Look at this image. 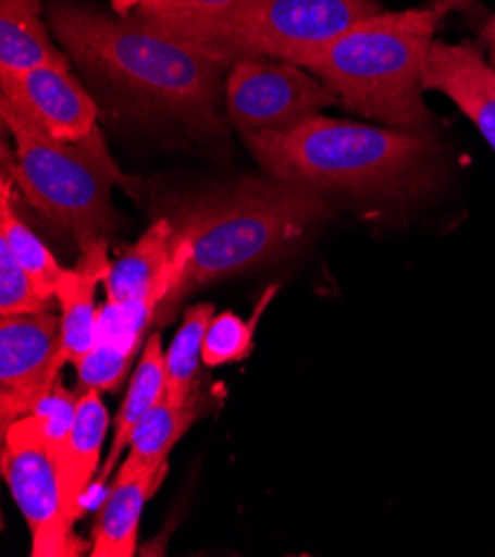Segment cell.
<instances>
[{
  "mask_svg": "<svg viewBox=\"0 0 495 557\" xmlns=\"http://www.w3.org/2000/svg\"><path fill=\"white\" fill-rule=\"evenodd\" d=\"M160 341V333H153V336L147 338L140 351L127 396L114 422L112 447H109V454L102 460V471L98 478L100 484L109 482V475H112L116 465L123 462V451L129 447L132 433L138 426V422L164 398V394H168V373H164V351Z\"/></svg>",
  "mask_w": 495,
  "mask_h": 557,
  "instance_id": "cell-17",
  "label": "cell"
},
{
  "mask_svg": "<svg viewBox=\"0 0 495 557\" xmlns=\"http://www.w3.org/2000/svg\"><path fill=\"white\" fill-rule=\"evenodd\" d=\"M245 143L267 176L405 218L445 183V147L431 127H387L322 114Z\"/></svg>",
  "mask_w": 495,
  "mask_h": 557,
  "instance_id": "cell-1",
  "label": "cell"
},
{
  "mask_svg": "<svg viewBox=\"0 0 495 557\" xmlns=\"http://www.w3.org/2000/svg\"><path fill=\"white\" fill-rule=\"evenodd\" d=\"M174 0H112V10L119 16H132L138 10L147 12H168L172 10Z\"/></svg>",
  "mask_w": 495,
  "mask_h": 557,
  "instance_id": "cell-24",
  "label": "cell"
},
{
  "mask_svg": "<svg viewBox=\"0 0 495 557\" xmlns=\"http://www.w3.org/2000/svg\"><path fill=\"white\" fill-rule=\"evenodd\" d=\"M164 475H168V467L119 471L94 524V557H132L136 553L145 505L160 488Z\"/></svg>",
  "mask_w": 495,
  "mask_h": 557,
  "instance_id": "cell-14",
  "label": "cell"
},
{
  "mask_svg": "<svg viewBox=\"0 0 495 557\" xmlns=\"http://www.w3.org/2000/svg\"><path fill=\"white\" fill-rule=\"evenodd\" d=\"M486 42V47H488V65L495 70V38H488V40H484Z\"/></svg>",
  "mask_w": 495,
  "mask_h": 557,
  "instance_id": "cell-28",
  "label": "cell"
},
{
  "mask_svg": "<svg viewBox=\"0 0 495 557\" xmlns=\"http://www.w3.org/2000/svg\"><path fill=\"white\" fill-rule=\"evenodd\" d=\"M0 109L63 143L85 140L98 129L96 102L67 67L47 65L0 78Z\"/></svg>",
  "mask_w": 495,
  "mask_h": 557,
  "instance_id": "cell-10",
  "label": "cell"
},
{
  "mask_svg": "<svg viewBox=\"0 0 495 557\" xmlns=\"http://www.w3.org/2000/svg\"><path fill=\"white\" fill-rule=\"evenodd\" d=\"M334 215L326 196L281 178H243L187 200L172 218L189 256L162 311L223 277L298 247Z\"/></svg>",
  "mask_w": 495,
  "mask_h": 557,
  "instance_id": "cell-3",
  "label": "cell"
},
{
  "mask_svg": "<svg viewBox=\"0 0 495 557\" xmlns=\"http://www.w3.org/2000/svg\"><path fill=\"white\" fill-rule=\"evenodd\" d=\"M480 38L482 40H488V38H495V14L484 23V27L480 29Z\"/></svg>",
  "mask_w": 495,
  "mask_h": 557,
  "instance_id": "cell-27",
  "label": "cell"
},
{
  "mask_svg": "<svg viewBox=\"0 0 495 557\" xmlns=\"http://www.w3.org/2000/svg\"><path fill=\"white\" fill-rule=\"evenodd\" d=\"M134 358V349L125 347L112 336L98 333L91 351L78 364H74L78 373V388H96L100 394L116 392L123 384Z\"/></svg>",
  "mask_w": 495,
  "mask_h": 557,
  "instance_id": "cell-21",
  "label": "cell"
},
{
  "mask_svg": "<svg viewBox=\"0 0 495 557\" xmlns=\"http://www.w3.org/2000/svg\"><path fill=\"white\" fill-rule=\"evenodd\" d=\"M424 91L445 94L495 151V70L471 42L433 40L422 70Z\"/></svg>",
  "mask_w": 495,
  "mask_h": 557,
  "instance_id": "cell-12",
  "label": "cell"
},
{
  "mask_svg": "<svg viewBox=\"0 0 495 557\" xmlns=\"http://www.w3.org/2000/svg\"><path fill=\"white\" fill-rule=\"evenodd\" d=\"M213 318V305H196L185 311L170 351L164 354V373H168V396L176 407H185L194 396L191 388L202 360L205 331Z\"/></svg>",
  "mask_w": 495,
  "mask_h": 557,
  "instance_id": "cell-20",
  "label": "cell"
},
{
  "mask_svg": "<svg viewBox=\"0 0 495 557\" xmlns=\"http://www.w3.org/2000/svg\"><path fill=\"white\" fill-rule=\"evenodd\" d=\"M0 243L10 247L14 258L34 277L40 294L49 300H57V287L65 269L18 215L14 205V183L5 174L0 181Z\"/></svg>",
  "mask_w": 495,
  "mask_h": 557,
  "instance_id": "cell-19",
  "label": "cell"
},
{
  "mask_svg": "<svg viewBox=\"0 0 495 557\" xmlns=\"http://www.w3.org/2000/svg\"><path fill=\"white\" fill-rule=\"evenodd\" d=\"M230 121L249 134L289 132L322 109L341 104L338 96L309 70L285 63L269 65L245 59L230 67L225 83Z\"/></svg>",
  "mask_w": 495,
  "mask_h": 557,
  "instance_id": "cell-8",
  "label": "cell"
},
{
  "mask_svg": "<svg viewBox=\"0 0 495 557\" xmlns=\"http://www.w3.org/2000/svg\"><path fill=\"white\" fill-rule=\"evenodd\" d=\"M431 8H437L440 12H456V10H467L469 5H473V0H426Z\"/></svg>",
  "mask_w": 495,
  "mask_h": 557,
  "instance_id": "cell-26",
  "label": "cell"
},
{
  "mask_svg": "<svg viewBox=\"0 0 495 557\" xmlns=\"http://www.w3.org/2000/svg\"><path fill=\"white\" fill-rule=\"evenodd\" d=\"M445 12L416 8L382 12L336 38L296 53L292 63L309 70L341 107L387 127H429L422 70Z\"/></svg>",
  "mask_w": 495,
  "mask_h": 557,
  "instance_id": "cell-4",
  "label": "cell"
},
{
  "mask_svg": "<svg viewBox=\"0 0 495 557\" xmlns=\"http://www.w3.org/2000/svg\"><path fill=\"white\" fill-rule=\"evenodd\" d=\"M67 364L61 315L51 311L0 318V418L3 429L34 413Z\"/></svg>",
  "mask_w": 495,
  "mask_h": 557,
  "instance_id": "cell-9",
  "label": "cell"
},
{
  "mask_svg": "<svg viewBox=\"0 0 495 557\" xmlns=\"http://www.w3.org/2000/svg\"><path fill=\"white\" fill-rule=\"evenodd\" d=\"M189 247L178 238L172 218H160L109 264L104 277L107 302L114 307L143 305L158 313L187 262Z\"/></svg>",
  "mask_w": 495,
  "mask_h": 557,
  "instance_id": "cell-11",
  "label": "cell"
},
{
  "mask_svg": "<svg viewBox=\"0 0 495 557\" xmlns=\"http://www.w3.org/2000/svg\"><path fill=\"white\" fill-rule=\"evenodd\" d=\"M238 0H174L168 12H189V14H211L225 8H232Z\"/></svg>",
  "mask_w": 495,
  "mask_h": 557,
  "instance_id": "cell-25",
  "label": "cell"
},
{
  "mask_svg": "<svg viewBox=\"0 0 495 557\" xmlns=\"http://www.w3.org/2000/svg\"><path fill=\"white\" fill-rule=\"evenodd\" d=\"M47 65L72 70V59L53 45L42 0H0V78Z\"/></svg>",
  "mask_w": 495,
  "mask_h": 557,
  "instance_id": "cell-16",
  "label": "cell"
},
{
  "mask_svg": "<svg viewBox=\"0 0 495 557\" xmlns=\"http://www.w3.org/2000/svg\"><path fill=\"white\" fill-rule=\"evenodd\" d=\"M3 478L32 533V555H74L63 518L57 456L36 411L3 429Z\"/></svg>",
  "mask_w": 495,
  "mask_h": 557,
  "instance_id": "cell-7",
  "label": "cell"
},
{
  "mask_svg": "<svg viewBox=\"0 0 495 557\" xmlns=\"http://www.w3.org/2000/svg\"><path fill=\"white\" fill-rule=\"evenodd\" d=\"M253 341V320H243L240 315L225 311L211 318L205 341H202V362L207 367H223L240 362L249 356Z\"/></svg>",
  "mask_w": 495,
  "mask_h": 557,
  "instance_id": "cell-22",
  "label": "cell"
},
{
  "mask_svg": "<svg viewBox=\"0 0 495 557\" xmlns=\"http://www.w3.org/2000/svg\"><path fill=\"white\" fill-rule=\"evenodd\" d=\"M5 129L14 138V156L3 147V174L23 198L53 227L67 232L81 251L109 245L119 227L112 189L129 191V178L107 149L100 127L85 140L63 143L0 109Z\"/></svg>",
  "mask_w": 495,
  "mask_h": 557,
  "instance_id": "cell-5",
  "label": "cell"
},
{
  "mask_svg": "<svg viewBox=\"0 0 495 557\" xmlns=\"http://www.w3.org/2000/svg\"><path fill=\"white\" fill-rule=\"evenodd\" d=\"M51 36L87 74L202 134L220 132L225 65L134 16L107 14L76 0H51Z\"/></svg>",
  "mask_w": 495,
  "mask_h": 557,
  "instance_id": "cell-2",
  "label": "cell"
},
{
  "mask_svg": "<svg viewBox=\"0 0 495 557\" xmlns=\"http://www.w3.org/2000/svg\"><path fill=\"white\" fill-rule=\"evenodd\" d=\"M382 12L380 0H238L211 14L138 10L132 16L232 67L245 59L292 63L302 49Z\"/></svg>",
  "mask_w": 495,
  "mask_h": 557,
  "instance_id": "cell-6",
  "label": "cell"
},
{
  "mask_svg": "<svg viewBox=\"0 0 495 557\" xmlns=\"http://www.w3.org/2000/svg\"><path fill=\"white\" fill-rule=\"evenodd\" d=\"M109 431V411L96 388H81L74 424L57 451L61 507L70 527L83 516V499L91 488L94 475L100 467L102 442Z\"/></svg>",
  "mask_w": 495,
  "mask_h": 557,
  "instance_id": "cell-13",
  "label": "cell"
},
{
  "mask_svg": "<svg viewBox=\"0 0 495 557\" xmlns=\"http://www.w3.org/2000/svg\"><path fill=\"white\" fill-rule=\"evenodd\" d=\"M202 407L191 398L185 407H176L164 396L134 429L127 456L119 471H145L168 467V458L181 437L200 418Z\"/></svg>",
  "mask_w": 495,
  "mask_h": 557,
  "instance_id": "cell-18",
  "label": "cell"
},
{
  "mask_svg": "<svg viewBox=\"0 0 495 557\" xmlns=\"http://www.w3.org/2000/svg\"><path fill=\"white\" fill-rule=\"evenodd\" d=\"M107 245H96L81 251V260L74 269H65L57 287V307L61 309L63 324V351L67 362L78 364L96 345L98 318L96 287L104 283L107 271Z\"/></svg>",
  "mask_w": 495,
  "mask_h": 557,
  "instance_id": "cell-15",
  "label": "cell"
},
{
  "mask_svg": "<svg viewBox=\"0 0 495 557\" xmlns=\"http://www.w3.org/2000/svg\"><path fill=\"white\" fill-rule=\"evenodd\" d=\"M57 300H49L36 287L34 277L14 258L10 247L0 243V315L49 311Z\"/></svg>",
  "mask_w": 495,
  "mask_h": 557,
  "instance_id": "cell-23",
  "label": "cell"
}]
</instances>
